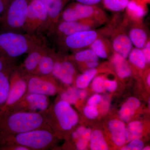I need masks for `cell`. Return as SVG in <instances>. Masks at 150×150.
I'll return each instance as SVG.
<instances>
[{
  "label": "cell",
  "instance_id": "36",
  "mask_svg": "<svg viewBox=\"0 0 150 150\" xmlns=\"http://www.w3.org/2000/svg\"><path fill=\"white\" fill-rule=\"evenodd\" d=\"M59 58L63 66L74 77L76 74V70L74 66L71 61L65 58L62 59L60 57Z\"/></svg>",
  "mask_w": 150,
  "mask_h": 150
},
{
  "label": "cell",
  "instance_id": "23",
  "mask_svg": "<svg viewBox=\"0 0 150 150\" xmlns=\"http://www.w3.org/2000/svg\"><path fill=\"white\" fill-rule=\"evenodd\" d=\"M15 67L0 71V111L7 99L10 86V76Z\"/></svg>",
  "mask_w": 150,
  "mask_h": 150
},
{
  "label": "cell",
  "instance_id": "40",
  "mask_svg": "<svg viewBox=\"0 0 150 150\" xmlns=\"http://www.w3.org/2000/svg\"><path fill=\"white\" fill-rule=\"evenodd\" d=\"M0 150H28L27 148L19 145L9 144L0 146Z\"/></svg>",
  "mask_w": 150,
  "mask_h": 150
},
{
  "label": "cell",
  "instance_id": "24",
  "mask_svg": "<svg viewBox=\"0 0 150 150\" xmlns=\"http://www.w3.org/2000/svg\"><path fill=\"white\" fill-rule=\"evenodd\" d=\"M140 105L141 102L139 99L135 97L130 98L121 107L119 112V117L122 121L128 122Z\"/></svg>",
  "mask_w": 150,
  "mask_h": 150
},
{
  "label": "cell",
  "instance_id": "39",
  "mask_svg": "<svg viewBox=\"0 0 150 150\" xmlns=\"http://www.w3.org/2000/svg\"><path fill=\"white\" fill-rule=\"evenodd\" d=\"M146 58V65L149 64L150 63V38L142 49Z\"/></svg>",
  "mask_w": 150,
  "mask_h": 150
},
{
  "label": "cell",
  "instance_id": "38",
  "mask_svg": "<svg viewBox=\"0 0 150 150\" xmlns=\"http://www.w3.org/2000/svg\"><path fill=\"white\" fill-rule=\"evenodd\" d=\"M104 86L105 89L110 92L115 91L117 87V83L116 81L104 80Z\"/></svg>",
  "mask_w": 150,
  "mask_h": 150
},
{
  "label": "cell",
  "instance_id": "46",
  "mask_svg": "<svg viewBox=\"0 0 150 150\" xmlns=\"http://www.w3.org/2000/svg\"><path fill=\"white\" fill-rule=\"evenodd\" d=\"M86 129L85 127L84 126H81L79 127L76 130V132L79 134L80 136H81L83 134L84 132L86 131Z\"/></svg>",
  "mask_w": 150,
  "mask_h": 150
},
{
  "label": "cell",
  "instance_id": "35",
  "mask_svg": "<svg viewBox=\"0 0 150 150\" xmlns=\"http://www.w3.org/2000/svg\"><path fill=\"white\" fill-rule=\"evenodd\" d=\"M15 61L0 56V71L15 67Z\"/></svg>",
  "mask_w": 150,
  "mask_h": 150
},
{
  "label": "cell",
  "instance_id": "7",
  "mask_svg": "<svg viewBox=\"0 0 150 150\" xmlns=\"http://www.w3.org/2000/svg\"><path fill=\"white\" fill-rule=\"evenodd\" d=\"M102 28L84 30L59 38V42L62 46L75 52L88 48L98 38L109 37L111 25L109 21Z\"/></svg>",
  "mask_w": 150,
  "mask_h": 150
},
{
  "label": "cell",
  "instance_id": "30",
  "mask_svg": "<svg viewBox=\"0 0 150 150\" xmlns=\"http://www.w3.org/2000/svg\"><path fill=\"white\" fill-rule=\"evenodd\" d=\"M129 0H102L105 8L111 11L119 12L125 10Z\"/></svg>",
  "mask_w": 150,
  "mask_h": 150
},
{
  "label": "cell",
  "instance_id": "20",
  "mask_svg": "<svg viewBox=\"0 0 150 150\" xmlns=\"http://www.w3.org/2000/svg\"><path fill=\"white\" fill-rule=\"evenodd\" d=\"M110 62L118 77L125 79L129 77L132 75L131 66L126 61V59L120 54L114 51L111 56Z\"/></svg>",
  "mask_w": 150,
  "mask_h": 150
},
{
  "label": "cell",
  "instance_id": "37",
  "mask_svg": "<svg viewBox=\"0 0 150 150\" xmlns=\"http://www.w3.org/2000/svg\"><path fill=\"white\" fill-rule=\"evenodd\" d=\"M76 95L68 90L67 92L63 93L61 95V99L69 103L70 104H75L78 100Z\"/></svg>",
  "mask_w": 150,
  "mask_h": 150
},
{
  "label": "cell",
  "instance_id": "6",
  "mask_svg": "<svg viewBox=\"0 0 150 150\" xmlns=\"http://www.w3.org/2000/svg\"><path fill=\"white\" fill-rule=\"evenodd\" d=\"M109 22L111 28L109 38L113 51L126 59L133 48L128 34L129 22L125 16L122 18L118 15L113 17Z\"/></svg>",
  "mask_w": 150,
  "mask_h": 150
},
{
  "label": "cell",
  "instance_id": "34",
  "mask_svg": "<svg viewBox=\"0 0 150 150\" xmlns=\"http://www.w3.org/2000/svg\"><path fill=\"white\" fill-rule=\"evenodd\" d=\"M83 112L87 118L91 119H95L98 115V111L96 106L89 105L84 108Z\"/></svg>",
  "mask_w": 150,
  "mask_h": 150
},
{
  "label": "cell",
  "instance_id": "10",
  "mask_svg": "<svg viewBox=\"0 0 150 150\" xmlns=\"http://www.w3.org/2000/svg\"><path fill=\"white\" fill-rule=\"evenodd\" d=\"M10 86L8 97L0 112L8 111L17 103L27 92V83L24 75L16 69V66L10 76Z\"/></svg>",
  "mask_w": 150,
  "mask_h": 150
},
{
  "label": "cell",
  "instance_id": "48",
  "mask_svg": "<svg viewBox=\"0 0 150 150\" xmlns=\"http://www.w3.org/2000/svg\"><path fill=\"white\" fill-rule=\"evenodd\" d=\"M142 1H143L146 4H150V0H142Z\"/></svg>",
  "mask_w": 150,
  "mask_h": 150
},
{
  "label": "cell",
  "instance_id": "11",
  "mask_svg": "<svg viewBox=\"0 0 150 150\" xmlns=\"http://www.w3.org/2000/svg\"><path fill=\"white\" fill-rule=\"evenodd\" d=\"M24 76L27 81V93L40 94L50 96H54L59 91L56 79L52 75L40 76L30 74Z\"/></svg>",
  "mask_w": 150,
  "mask_h": 150
},
{
  "label": "cell",
  "instance_id": "4",
  "mask_svg": "<svg viewBox=\"0 0 150 150\" xmlns=\"http://www.w3.org/2000/svg\"><path fill=\"white\" fill-rule=\"evenodd\" d=\"M53 132L57 130L71 131L79 122V116L69 103L61 99L50 105L43 112Z\"/></svg>",
  "mask_w": 150,
  "mask_h": 150
},
{
  "label": "cell",
  "instance_id": "27",
  "mask_svg": "<svg viewBox=\"0 0 150 150\" xmlns=\"http://www.w3.org/2000/svg\"><path fill=\"white\" fill-rule=\"evenodd\" d=\"M71 59L80 64L87 62H98L99 60V58L89 48L75 52Z\"/></svg>",
  "mask_w": 150,
  "mask_h": 150
},
{
  "label": "cell",
  "instance_id": "25",
  "mask_svg": "<svg viewBox=\"0 0 150 150\" xmlns=\"http://www.w3.org/2000/svg\"><path fill=\"white\" fill-rule=\"evenodd\" d=\"M129 61L131 64L141 70H143L146 66V58L142 49L132 48L129 56Z\"/></svg>",
  "mask_w": 150,
  "mask_h": 150
},
{
  "label": "cell",
  "instance_id": "5",
  "mask_svg": "<svg viewBox=\"0 0 150 150\" xmlns=\"http://www.w3.org/2000/svg\"><path fill=\"white\" fill-rule=\"evenodd\" d=\"M93 20L101 25L109 21L107 15L96 5H89L79 2L72 3L61 13L59 21H71L79 20Z\"/></svg>",
  "mask_w": 150,
  "mask_h": 150
},
{
  "label": "cell",
  "instance_id": "2",
  "mask_svg": "<svg viewBox=\"0 0 150 150\" xmlns=\"http://www.w3.org/2000/svg\"><path fill=\"white\" fill-rule=\"evenodd\" d=\"M56 135L52 130L46 129L17 134H0V146L15 144L25 147L28 150H48L55 144Z\"/></svg>",
  "mask_w": 150,
  "mask_h": 150
},
{
  "label": "cell",
  "instance_id": "15",
  "mask_svg": "<svg viewBox=\"0 0 150 150\" xmlns=\"http://www.w3.org/2000/svg\"><path fill=\"white\" fill-rule=\"evenodd\" d=\"M46 8L48 20L45 29L52 31L59 22L62 12L69 0H40Z\"/></svg>",
  "mask_w": 150,
  "mask_h": 150
},
{
  "label": "cell",
  "instance_id": "21",
  "mask_svg": "<svg viewBox=\"0 0 150 150\" xmlns=\"http://www.w3.org/2000/svg\"><path fill=\"white\" fill-rule=\"evenodd\" d=\"M108 127L113 143L118 146H123L126 140V128L124 123L118 120H112L108 123Z\"/></svg>",
  "mask_w": 150,
  "mask_h": 150
},
{
  "label": "cell",
  "instance_id": "45",
  "mask_svg": "<svg viewBox=\"0 0 150 150\" xmlns=\"http://www.w3.org/2000/svg\"><path fill=\"white\" fill-rule=\"evenodd\" d=\"M87 93L85 90H79L78 89L77 96L79 98L83 99L86 97Z\"/></svg>",
  "mask_w": 150,
  "mask_h": 150
},
{
  "label": "cell",
  "instance_id": "43",
  "mask_svg": "<svg viewBox=\"0 0 150 150\" xmlns=\"http://www.w3.org/2000/svg\"><path fill=\"white\" fill-rule=\"evenodd\" d=\"M77 2L89 5H96L102 0H76Z\"/></svg>",
  "mask_w": 150,
  "mask_h": 150
},
{
  "label": "cell",
  "instance_id": "41",
  "mask_svg": "<svg viewBox=\"0 0 150 150\" xmlns=\"http://www.w3.org/2000/svg\"><path fill=\"white\" fill-rule=\"evenodd\" d=\"M102 98L98 94H95L92 96L88 100V103L89 105L96 106L101 101Z\"/></svg>",
  "mask_w": 150,
  "mask_h": 150
},
{
  "label": "cell",
  "instance_id": "29",
  "mask_svg": "<svg viewBox=\"0 0 150 150\" xmlns=\"http://www.w3.org/2000/svg\"><path fill=\"white\" fill-rule=\"evenodd\" d=\"M96 68L86 70L82 74L78 76L76 80V85L78 88L83 89L88 86L92 80L97 74L98 70Z\"/></svg>",
  "mask_w": 150,
  "mask_h": 150
},
{
  "label": "cell",
  "instance_id": "31",
  "mask_svg": "<svg viewBox=\"0 0 150 150\" xmlns=\"http://www.w3.org/2000/svg\"><path fill=\"white\" fill-rule=\"evenodd\" d=\"M91 130L90 129H86L83 134L79 138L76 144V148L78 150H84L86 149L88 142H90Z\"/></svg>",
  "mask_w": 150,
  "mask_h": 150
},
{
  "label": "cell",
  "instance_id": "1",
  "mask_svg": "<svg viewBox=\"0 0 150 150\" xmlns=\"http://www.w3.org/2000/svg\"><path fill=\"white\" fill-rule=\"evenodd\" d=\"M39 129L52 130L43 112H0V134H17Z\"/></svg>",
  "mask_w": 150,
  "mask_h": 150
},
{
  "label": "cell",
  "instance_id": "9",
  "mask_svg": "<svg viewBox=\"0 0 150 150\" xmlns=\"http://www.w3.org/2000/svg\"><path fill=\"white\" fill-rule=\"evenodd\" d=\"M47 20V11L40 0H30L28 2L25 31L28 34H34L36 31L45 29Z\"/></svg>",
  "mask_w": 150,
  "mask_h": 150
},
{
  "label": "cell",
  "instance_id": "13",
  "mask_svg": "<svg viewBox=\"0 0 150 150\" xmlns=\"http://www.w3.org/2000/svg\"><path fill=\"white\" fill-rule=\"evenodd\" d=\"M101 25L98 22L91 19L59 21L51 32L60 38L84 30L96 29Z\"/></svg>",
  "mask_w": 150,
  "mask_h": 150
},
{
  "label": "cell",
  "instance_id": "19",
  "mask_svg": "<svg viewBox=\"0 0 150 150\" xmlns=\"http://www.w3.org/2000/svg\"><path fill=\"white\" fill-rule=\"evenodd\" d=\"M88 48L91 49L98 58L103 59H107L114 52L110 38L107 36L98 38Z\"/></svg>",
  "mask_w": 150,
  "mask_h": 150
},
{
  "label": "cell",
  "instance_id": "49",
  "mask_svg": "<svg viewBox=\"0 0 150 150\" xmlns=\"http://www.w3.org/2000/svg\"><path fill=\"white\" fill-rule=\"evenodd\" d=\"M150 149V146H148L146 147H145L144 148H143V150H149Z\"/></svg>",
  "mask_w": 150,
  "mask_h": 150
},
{
  "label": "cell",
  "instance_id": "14",
  "mask_svg": "<svg viewBox=\"0 0 150 150\" xmlns=\"http://www.w3.org/2000/svg\"><path fill=\"white\" fill-rule=\"evenodd\" d=\"M46 45L40 39L33 48L28 53V55L21 64L16 66V69L23 75L33 74L37 69Z\"/></svg>",
  "mask_w": 150,
  "mask_h": 150
},
{
  "label": "cell",
  "instance_id": "32",
  "mask_svg": "<svg viewBox=\"0 0 150 150\" xmlns=\"http://www.w3.org/2000/svg\"><path fill=\"white\" fill-rule=\"evenodd\" d=\"M104 79L102 76H98L93 79L92 83V87L94 91L97 93H102L105 89Z\"/></svg>",
  "mask_w": 150,
  "mask_h": 150
},
{
  "label": "cell",
  "instance_id": "26",
  "mask_svg": "<svg viewBox=\"0 0 150 150\" xmlns=\"http://www.w3.org/2000/svg\"><path fill=\"white\" fill-rule=\"evenodd\" d=\"M90 146L92 150L108 149L107 143L101 131L95 130L91 132L90 139Z\"/></svg>",
  "mask_w": 150,
  "mask_h": 150
},
{
  "label": "cell",
  "instance_id": "12",
  "mask_svg": "<svg viewBox=\"0 0 150 150\" xmlns=\"http://www.w3.org/2000/svg\"><path fill=\"white\" fill-rule=\"evenodd\" d=\"M49 96L35 93H27L8 111L43 112L49 107Z\"/></svg>",
  "mask_w": 150,
  "mask_h": 150
},
{
  "label": "cell",
  "instance_id": "47",
  "mask_svg": "<svg viewBox=\"0 0 150 150\" xmlns=\"http://www.w3.org/2000/svg\"><path fill=\"white\" fill-rule=\"evenodd\" d=\"M147 82L149 86L150 85V75L149 74L148 75L147 78Z\"/></svg>",
  "mask_w": 150,
  "mask_h": 150
},
{
  "label": "cell",
  "instance_id": "16",
  "mask_svg": "<svg viewBox=\"0 0 150 150\" xmlns=\"http://www.w3.org/2000/svg\"><path fill=\"white\" fill-rule=\"evenodd\" d=\"M125 10V18L132 23H143L148 12L147 4L142 0H129Z\"/></svg>",
  "mask_w": 150,
  "mask_h": 150
},
{
  "label": "cell",
  "instance_id": "42",
  "mask_svg": "<svg viewBox=\"0 0 150 150\" xmlns=\"http://www.w3.org/2000/svg\"><path fill=\"white\" fill-rule=\"evenodd\" d=\"M11 2L0 0V18L6 11Z\"/></svg>",
  "mask_w": 150,
  "mask_h": 150
},
{
  "label": "cell",
  "instance_id": "3",
  "mask_svg": "<svg viewBox=\"0 0 150 150\" xmlns=\"http://www.w3.org/2000/svg\"><path fill=\"white\" fill-rule=\"evenodd\" d=\"M40 39L34 34L9 30L0 33V56L15 60L28 54Z\"/></svg>",
  "mask_w": 150,
  "mask_h": 150
},
{
  "label": "cell",
  "instance_id": "18",
  "mask_svg": "<svg viewBox=\"0 0 150 150\" xmlns=\"http://www.w3.org/2000/svg\"><path fill=\"white\" fill-rule=\"evenodd\" d=\"M54 51L46 46L35 71L33 74L40 76L52 75L55 63Z\"/></svg>",
  "mask_w": 150,
  "mask_h": 150
},
{
  "label": "cell",
  "instance_id": "8",
  "mask_svg": "<svg viewBox=\"0 0 150 150\" xmlns=\"http://www.w3.org/2000/svg\"><path fill=\"white\" fill-rule=\"evenodd\" d=\"M27 0H12L5 13L0 18L3 27L6 30L24 29L27 18Z\"/></svg>",
  "mask_w": 150,
  "mask_h": 150
},
{
  "label": "cell",
  "instance_id": "44",
  "mask_svg": "<svg viewBox=\"0 0 150 150\" xmlns=\"http://www.w3.org/2000/svg\"><path fill=\"white\" fill-rule=\"evenodd\" d=\"M81 64H83V66H85L86 68H88V69L96 68V67H98L99 65V63H98V62H87Z\"/></svg>",
  "mask_w": 150,
  "mask_h": 150
},
{
  "label": "cell",
  "instance_id": "22",
  "mask_svg": "<svg viewBox=\"0 0 150 150\" xmlns=\"http://www.w3.org/2000/svg\"><path fill=\"white\" fill-rule=\"evenodd\" d=\"M54 55L55 63L52 76L62 83L67 85L71 84L74 82V77L63 66L59 56L55 53Z\"/></svg>",
  "mask_w": 150,
  "mask_h": 150
},
{
  "label": "cell",
  "instance_id": "17",
  "mask_svg": "<svg viewBox=\"0 0 150 150\" xmlns=\"http://www.w3.org/2000/svg\"><path fill=\"white\" fill-rule=\"evenodd\" d=\"M128 30V34L133 45L136 48L142 49L150 38L147 30L143 23L129 22Z\"/></svg>",
  "mask_w": 150,
  "mask_h": 150
},
{
  "label": "cell",
  "instance_id": "50",
  "mask_svg": "<svg viewBox=\"0 0 150 150\" xmlns=\"http://www.w3.org/2000/svg\"><path fill=\"white\" fill-rule=\"evenodd\" d=\"M4 1H8L11 2L12 1V0H4Z\"/></svg>",
  "mask_w": 150,
  "mask_h": 150
},
{
  "label": "cell",
  "instance_id": "33",
  "mask_svg": "<svg viewBox=\"0 0 150 150\" xmlns=\"http://www.w3.org/2000/svg\"><path fill=\"white\" fill-rule=\"evenodd\" d=\"M144 147V144L142 141L139 139L133 140L126 146L121 148L122 150H141Z\"/></svg>",
  "mask_w": 150,
  "mask_h": 150
},
{
  "label": "cell",
  "instance_id": "28",
  "mask_svg": "<svg viewBox=\"0 0 150 150\" xmlns=\"http://www.w3.org/2000/svg\"><path fill=\"white\" fill-rule=\"evenodd\" d=\"M143 127L140 121H134L129 123L126 129V139L129 142L142 137Z\"/></svg>",
  "mask_w": 150,
  "mask_h": 150
}]
</instances>
